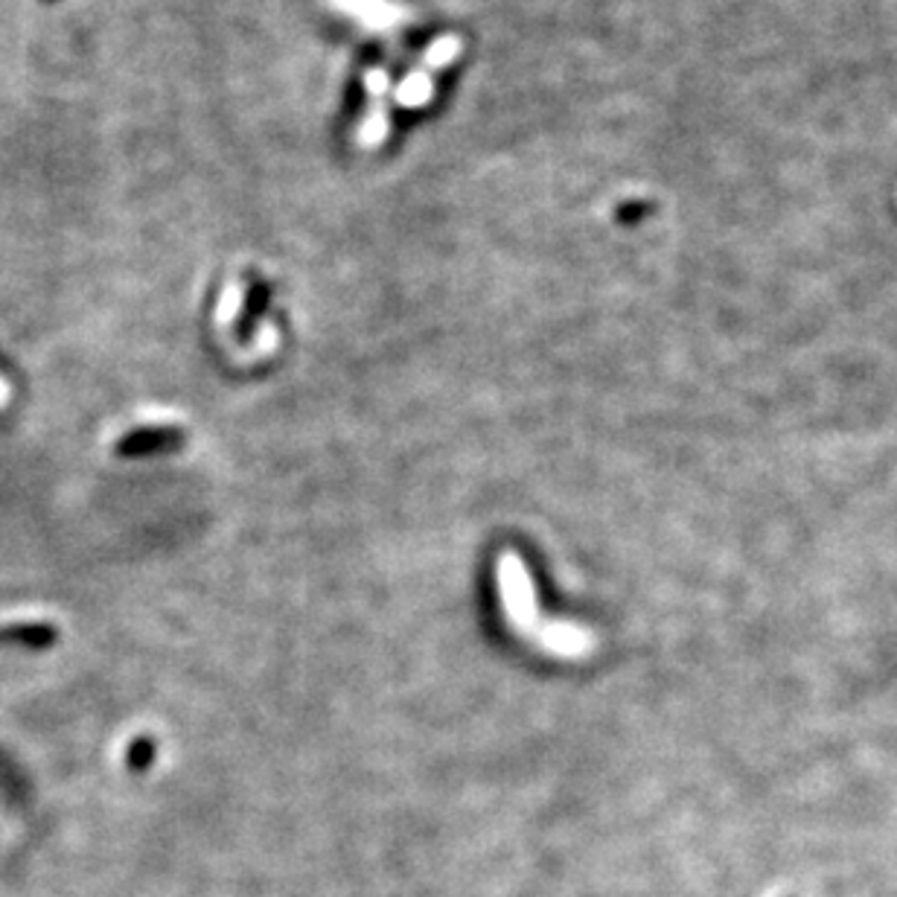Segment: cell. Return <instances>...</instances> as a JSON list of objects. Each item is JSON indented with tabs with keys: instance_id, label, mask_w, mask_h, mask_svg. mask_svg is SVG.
Here are the masks:
<instances>
[{
	"instance_id": "obj_1",
	"label": "cell",
	"mask_w": 897,
	"mask_h": 897,
	"mask_svg": "<svg viewBox=\"0 0 897 897\" xmlns=\"http://www.w3.org/2000/svg\"><path fill=\"white\" fill-rule=\"evenodd\" d=\"M181 446H184V435L172 426L134 428L132 435L117 440V454H123V458H143V454L175 452Z\"/></svg>"
},
{
	"instance_id": "obj_2",
	"label": "cell",
	"mask_w": 897,
	"mask_h": 897,
	"mask_svg": "<svg viewBox=\"0 0 897 897\" xmlns=\"http://www.w3.org/2000/svg\"><path fill=\"white\" fill-rule=\"evenodd\" d=\"M59 635L56 627L50 623H10V627H0V644H21L29 650H45L50 647Z\"/></svg>"
},
{
	"instance_id": "obj_3",
	"label": "cell",
	"mask_w": 897,
	"mask_h": 897,
	"mask_svg": "<svg viewBox=\"0 0 897 897\" xmlns=\"http://www.w3.org/2000/svg\"><path fill=\"white\" fill-rule=\"evenodd\" d=\"M353 3V15L359 21H365V24H371V27H388V24H393V21L400 19V12L391 10V12H383V0H350Z\"/></svg>"
},
{
	"instance_id": "obj_4",
	"label": "cell",
	"mask_w": 897,
	"mask_h": 897,
	"mask_svg": "<svg viewBox=\"0 0 897 897\" xmlns=\"http://www.w3.org/2000/svg\"><path fill=\"white\" fill-rule=\"evenodd\" d=\"M428 97V73L423 76V73H417V76H411V82H405L400 88V102H405V106H420V102H426Z\"/></svg>"
},
{
	"instance_id": "obj_5",
	"label": "cell",
	"mask_w": 897,
	"mask_h": 897,
	"mask_svg": "<svg viewBox=\"0 0 897 897\" xmlns=\"http://www.w3.org/2000/svg\"><path fill=\"white\" fill-rule=\"evenodd\" d=\"M151 755H155V743L151 740H134L132 749H129V764H132V769H143V766L151 764Z\"/></svg>"
}]
</instances>
